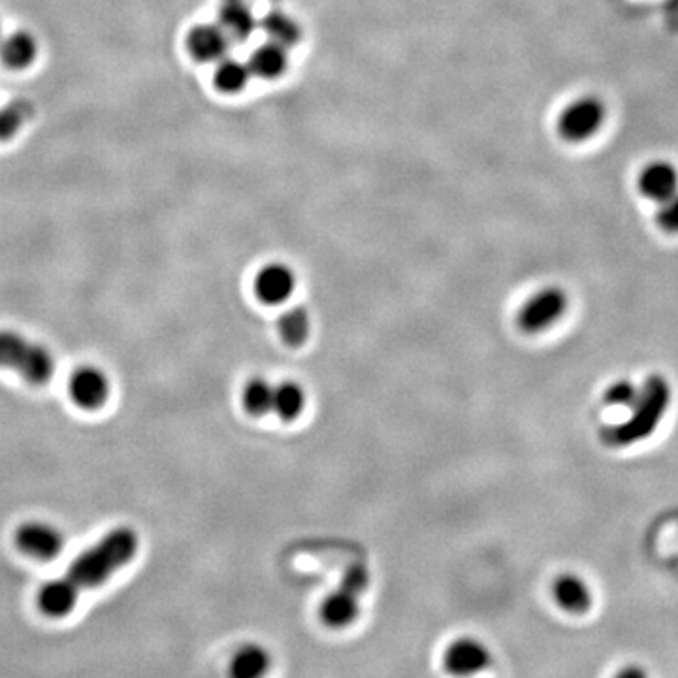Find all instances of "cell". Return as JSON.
Returning a JSON list of instances; mask_svg holds the SVG:
<instances>
[{
    "instance_id": "cell-2",
    "label": "cell",
    "mask_w": 678,
    "mask_h": 678,
    "mask_svg": "<svg viewBox=\"0 0 678 678\" xmlns=\"http://www.w3.org/2000/svg\"><path fill=\"white\" fill-rule=\"evenodd\" d=\"M671 403V384L666 377L650 376L639 387V394L629 405L631 414L626 421L605 432V441L613 446H628L648 440L666 417Z\"/></svg>"
},
{
    "instance_id": "cell-19",
    "label": "cell",
    "mask_w": 678,
    "mask_h": 678,
    "mask_svg": "<svg viewBox=\"0 0 678 678\" xmlns=\"http://www.w3.org/2000/svg\"><path fill=\"white\" fill-rule=\"evenodd\" d=\"M309 332H311V319H309L308 309H287L281 315L279 333L285 343H289L290 347L304 346L308 341Z\"/></svg>"
},
{
    "instance_id": "cell-14",
    "label": "cell",
    "mask_w": 678,
    "mask_h": 678,
    "mask_svg": "<svg viewBox=\"0 0 678 678\" xmlns=\"http://www.w3.org/2000/svg\"><path fill=\"white\" fill-rule=\"evenodd\" d=\"M639 188L650 201H667L678 191V172L669 163H650L640 172Z\"/></svg>"
},
{
    "instance_id": "cell-11",
    "label": "cell",
    "mask_w": 678,
    "mask_h": 678,
    "mask_svg": "<svg viewBox=\"0 0 678 678\" xmlns=\"http://www.w3.org/2000/svg\"><path fill=\"white\" fill-rule=\"evenodd\" d=\"M553 597L559 609L569 615H584L594 605V594L583 577L575 573H564L553 583Z\"/></svg>"
},
{
    "instance_id": "cell-15",
    "label": "cell",
    "mask_w": 678,
    "mask_h": 678,
    "mask_svg": "<svg viewBox=\"0 0 678 678\" xmlns=\"http://www.w3.org/2000/svg\"><path fill=\"white\" fill-rule=\"evenodd\" d=\"M38 56V42L34 34L18 31L0 40V63L10 70H25L32 66Z\"/></svg>"
},
{
    "instance_id": "cell-1",
    "label": "cell",
    "mask_w": 678,
    "mask_h": 678,
    "mask_svg": "<svg viewBox=\"0 0 678 678\" xmlns=\"http://www.w3.org/2000/svg\"><path fill=\"white\" fill-rule=\"evenodd\" d=\"M138 534L131 527H115L96 545L70 564L66 575L45 583L38 592V607L48 618H64L74 610L82 592L110 581L138 553Z\"/></svg>"
},
{
    "instance_id": "cell-7",
    "label": "cell",
    "mask_w": 678,
    "mask_h": 678,
    "mask_svg": "<svg viewBox=\"0 0 678 678\" xmlns=\"http://www.w3.org/2000/svg\"><path fill=\"white\" fill-rule=\"evenodd\" d=\"M295 289L296 274L287 264H266L255 277V292L258 300L268 306H279L282 301L289 300Z\"/></svg>"
},
{
    "instance_id": "cell-9",
    "label": "cell",
    "mask_w": 678,
    "mask_h": 678,
    "mask_svg": "<svg viewBox=\"0 0 678 678\" xmlns=\"http://www.w3.org/2000/svg\"><path fill=\"white\" fill-rule=\"evenodd\" d=\"M230 38L220 25H196L188 31L187 50L198 63H217L226 56Z\"/></svg>"
},
{
    "instance_id": "cell-20",
    "label": "cell",
    "mask_w": 678,
    "mask_h": 678,
    "mask_svg": "<svg viewBox=\"0 0 678 678\" xmlns=\"http://www.w3.org/2000/svg\"><path fill=\"white\" fill-rule=\"evenodd\" d=\"M274 392L276 384H271L268 379L255 377L244 389V408L247 413L255 417L271 413L274 409Z\"/></svg>"
},
{
    "instance_id": "cell-5",
    "label": "cell",
    "mask_w": 678,
    "mask_h": 678,
    "mask_svg": "<svg viewBox=\"0 0 678 678\" xmlns=\"http://www.w3.org/2000/svg\"><path fill=\"white\" fill-rule=\"evenodd\" d=\"M605 104L596 96H581L569 102L558 117L559 136L565 142L581 144L590 140L603 126Z\"/></svg>"
},
{
    "instance_id": "cell-23",
    "label": "cell",
    "mask_w": 678,
    "mask_h": 678,
    "mask_svg": "<svg viewBox=\"0 0 678 678\" xmlns=\"http://www.w3.org/2000/svg\"><path fill=\"white\" fill-rule=\"evenodd\" d=\"M264 29L270 34L271 42H277L285 48L292 44L298 38L295 21L287 16H282V13H270L268 18L264 19Z\"/></svg>"
},
{
    "instance_id": "cell-18",
    "label": "cell",
    "mask_w": 678,
    "mask_h": 678,
    "mask_svg": "<svg viewBox=\"0 0 678 678\" xmlns=\"http://www.w3.org/2000/svg\"><path fill=\"white\" fill-rule=\"evenodd\" d=\"M304 408H306V392L300 384L295 381L276 384L271 413H276L281 421L292 422L304 413Z\"/></svg>"
},
{
    "instance_id": "cell-6",
    "label": "cell",
    "mask_w": 678,
    "mask_h": 678,
    "mask_svg": "<svg viewBox=\"0 0 678 678\" xmlns=\"http://www.w3.org/2000/svg\"><path fill=\"white\" fill-rule=\"evenodd\" d=\"M492 664L489 647L475 637H460L443 654V667L452 677L471 678L486 671Z\"/></svg>"
},
{
    "instance_id": "cell-16",
    "label": "cell",
    "mask_w": 678,
    "mask_h": 678,
    "mask_svg": "<svg viewBox=\"0 0 678 678\" xmlns=\"http://www.w3.org/2000/svg\"><path fill=\"white\" fill-rule=\"evenodd\" d=\"M247 64H249L251 74L257 75L260 80H277L289 66L287 48L270 40L253 51L251 56L247 59Z\"/></svg>"
},
{
    "instance_id": "cell-13",
    "label": "cell",
    "mask_w": 678,
    "mask_h": 678,
    "mask_svg": "<svg viewBox=\"0 0 678 678\" xmlns=\"http://www.w3.org/2000/svg\"><path fill=\"white\" fill-rule=\"evenodd\" d=\"M271 669V656L258 643H245L234 653L228 678H266Z\"/></svg>"
},
{
    "instance_id": "cell-28",
    "label": "cell",
    "mask_w": 678,
    "mask_h": 678,
    "mask_svg": "<svg viewBox=\"0 0 678 678\" xmlns=\"http://www.w3.org/2000/svg\"><path fill=\"white\" fill-rule=\"evenodd\" d=\"M0 40H2V27H0Z\"/></svg>"
},
{
    "instance_id": "cell-8",
    "label": "cell",
    "mask_w": 678,
    "mask_h": 678,
    "mask_svg": "<svg viewBox=\"0 0 678 678\" xmlns=\"http://www.w3.org/2000/svg\"><path fill=\"white\" fill-rule=\"evenodd\" d=\"M16 541L23 553L37 559H53L64 546L63 534L45 522H27L19 527Z\"/></svg>"
},
{
    "instance_id": "cell-26",
    "label": "cell",
    "mask_w": 678,
    "mask_h": 678,
    "mask_svg": "<svg viewBox=\"0 0 678 678\" xmlns=\"http://www.w3.org/2000/svg\"><path fill=\"white\" fill-rule=\"evenodd\" d=\"M368 584H370V573H368L364 565H352V567L347 569L339 586H343L347 590L355 592L357 596H362L366 588H368Z\"/></svg>"
},
{
    "instance_id": "cell-25",
    "label": "cell",
    "mask_w": 678,
    "mask_h": 678,
    "mask_svg": "<svg viewBox=\"0 0 678 678\" xmlns=\"http://www.w3.org/2000/svg\"><path fill=\"white\" fill-rule=\"evenodd\" d=\"M656 220L664 233L678 234V191L667 201L659 202Z\"/></svg>"
},
{
    "instance_id": "cell-27",
    "label": "cell",
    "mask_w": 678,
    "mask_h": 678,
    "mask_svg": "<svg viewBox=\"0 0 678 678\" xmlns=\"http://www.w3.org/2000/svg\"><path fill=\"white\" fill-rule=\"evenodd\" d=\"M613 678H648V672L640 666L622 667Z\"/></svg>"
},
{
    "instance_id": "cell-12",
    "label": "cell",
    "mask_w": 678,
    "mask_h": 678,
    "mask_svg": "<svg viewBox=\"0 0 678 678\" xmlns=\"http://www.w3.org/2000/svg\"><path fill=\"white\" fill-rule=\"evenodd\" d=\"M358 599H360V596H357L355 592L338 586L320 603V620L325 622L328 628H349L358 620V615H360V602Z\"/></svg>"
},
{
    "instance_id": "cell-17",
    "label": "cell",
    "mask_w": 678,
    "mask_h": 678,
    "mask_svg": "<svg viewBox=\"0 0 678 678\" xmlns=\"http://www.w3.org/2000/svg\"><path fill=\"white\" fill-rule=\"evenodd\" d=\"M251 78V70L247 61L226 55L215 63L214 83L220 93H242Z\"/></svg>"
},
{
    "instance_id": "cell-24",
    "label": "cell",
    "mask_w": 678,
    "mask_h": 678,
    "mask_svg": "<svg viewBox=\"0 0 678 678\" xmlns=\"http://www.w3.org/2000/svg\"><path fill=\"white\" fill-rule=\"evenodd\" d=\"M639 394V387H635L629 381H616L610 384L607 392H605V402L609 405H616V408H629L635 402V398Z\"/></svg>"
},
{
    "instance_id": "cell-10",
    "label": "cell",
    "mask_w": 678,
    "mask_h": 678,
    "mask_svg": "<svg viewBox=\"0 0 678 678\" xmlns=\"http://www.w3.org/2000/svg\"><path fill=\"white\" fill-rule=\"evenodd\" d=\"M70 396L80 408L99 409L110 396V381L96 368H82L70 379Z\"/></svg>"
},
{
    "instance_id": "cell-22",
    "label": "cell",
    "mask_w": 678,
    "mask_h": 678,
    "mask_svg": "<svg viewBox=\"0 0 678 678\" xmlns=\"http://www.w3.org/2000/svg\"><path fill=\"white\" fill-rule=\"evenodd\" d=\"M29 115H31V110L23 102H13L2 107L0 110V142L12 140L21 131Z\"/></svg>"
},
{
    "instance_id": "cell-4",
    "label": "cell",
    "mask_w": 678,
    "mask_h": 678,
    "mask_svg": "<svg viewBox=\"0 0 678 678\" xmlns=\"http://www.w3.org/2000/svg\"><path fill=\"white\" fill-rule=\"evenodd\" d=\"M569 308V298L559 287H545L530 296L521 311L518 325L527 333L545 332L554 327Z\"/></svg>"
},
{
    "instance_id": "cell-3",
    "label": "cell",
    "mask_w": 678,
    "mask_h": 678,
    "mask_svg": "<svg viewBox=\"0 0 678 678\" xmlns=\"http://www.w3.org/2000/svg\"><path fill=\"white\" fill-rule=\"evenodd\" d=\"M0 366L18 371L27 383L44 384L55 370L50 349L18 332L0 330Z\"/></svg>"
},
{
    "instance_id": "cell-21",
    "label": "cell",
    "mask_w": 678,
    "mask_h": 678,
    "mask_svg": "<svg viewBox=\"0 0 678 678\" xmlns=\"http://www.w3.org/2000/svg\"><path fill=\"white\" fill-rule=\"evenodd\" d=\"M220 27L226 32V37L234 40H245L253 31V16L244 4H230L223 10L220 16Z\"/></svg>"
}]
</instances>
